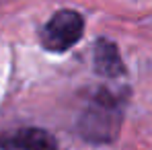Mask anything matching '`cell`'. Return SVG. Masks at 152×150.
<instances>
[{
    "instance_id": "1",
    "label": "cell",
    "mask_w": 152,
    "mask_h": 150,
    "mask_svg": "<svg viewBox=\"0 0 152 150\" xmlns=\"http://www.w3.org/2000/svg\"><path fill=\"white\" fill-rule=\"evenodd\" d=\"M121 99L119 95L101 89L82 111L78 119V134L91 144H109L121 130Z\"/></svg>"
},
{
    "instance_id": "2",
    "label": "cell",
    "mask_w": 152,
    "mask_h": 150,
    "mask_svg": "<svg viewBox=\"0 0 152 150\" xmlns=\"http://www.w3.org/2000/svg\"><path fill=\"white\" fill-rule=\"evenodd\" d=\"M84 33V19L76 10H58L41 29V43L50 51H66L80 41Z\"/></svg>"
},
{
    "instance_id": "3",
    "label": "cell",
    "mask_w": 152,
    "mask_h": 150,
    "mask_svg": "<svg viewBox=\"0 0 152 150\" xmlns=\"http://www.w3.org/2000/svg\"><path fill=\"white\" fill-rule=\"evenodd\" d=\"M0 150H60V146L48 130L17 127L0 134Z\"/></svg>"
},
{
    "instance_id": "4",
    "label": "cell",
    "mask_w": 152,
    "mask_h": 150,
    "mask_svg": "<svg viewBox=\"0 0 152 150\" xmlns=\"http://www.w3.org/2000/svg\"><path fill=\"white\" fill-rule=\"evenodd\" d=\"M95 70L107 78H117L126 72L119 50L113 41H107V39L97 41V45H95Z\"/></svg>"
}]
</instances>
